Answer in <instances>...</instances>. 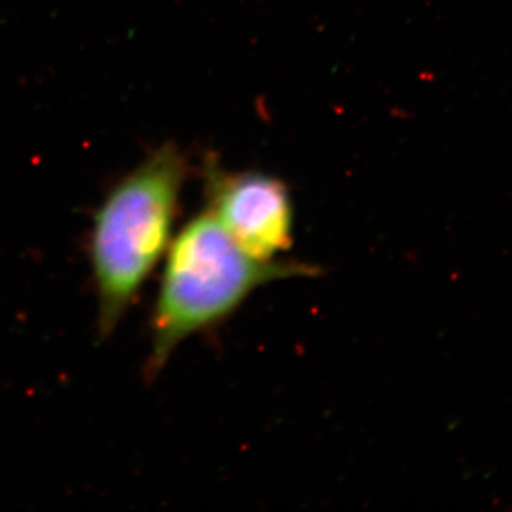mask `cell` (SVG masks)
Segmentation results:
<instances>
[{
  "instance_id": "obj_1",
  "label": "cell",
  "mask_w": 512,
  "mask_h": 512,
  "mask_svg": "<svg viewBox=\"0 0 512 512\" xmlns=\"http://www.w3.org/2000/svg\"><path fill=\"white\" fill-rule=\"evenodd\" d=\"M318 272L298 261H259L229 237L210 210L195 215L165 254L151 313L147 380L160 375L181 343L227 322L258 289Z\"/></svg>"
},
{
  "instance_id": "obj_2",
  "label": "cell",
  "mask_w": 512,
  "mask_h": 512,
  "mask_svg": "<svg viewBox=\"0 0 512 512\" xmlns=\"http://www.w3.org/2000/svg\"><path fill=\"white\" fill-rule=\"evenodd\" d=\"M187 163L160 148L104 198L92 224L89 259L97 296V330L109 338L173 241Z\"/></svg>"
},
{
  "instance_id": "obj_3",
  "label": "cell",
  "mask_w": 512,
  "mask_h": 512,
  "mask_svg": "<svg viewBox=\"0 0 512 512\" xmlns=\"http://www.w3.org/2000/svg\"><path fill=\"white\" fill-rule=\"evenodd\" d=\"M207 210L229 237L259 261H279L293 244V204L288 187L262 173L227 174L207 168Z\"/></svg>"
}]
</instances>
